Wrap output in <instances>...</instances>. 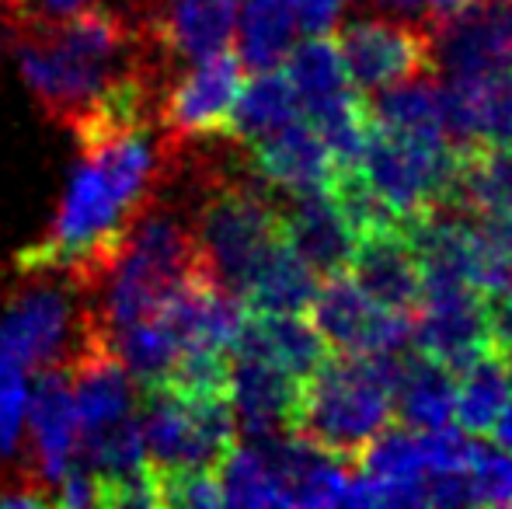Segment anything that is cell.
Returning a JSON list of instances; mask_svg holds the SVG:
<instances>
[{
    "label": "cell",
    "mask_w": 512,
    "mask_h": 509,
    "mask_svg": "<svg viewBox=\"0 0 512 509\" xmlns=\"http://www.w3.org/2000/svg\"><path fill=\"white\" fill-rule=\"evenodd\" d=\"M0 39L18 60L39 112L63 129H74L122 74L136 67L168 74L171 67L133 14L102 0L67 21H7Z\"/></svg>",
    "instance_id": "obj_1"
},
{
    "label": "cell",
    "mask_w": 512,
    "mask_h": 509,
    "mask_svg": "<svg viewBox=\"0 0 512 509\" xmlns=\"http://www.w3.org/2000/svg\"><path fill=\"white\" fill-rule=\"evenodd\" d=\"M457 140H429L366 123L356 164L331 189L356 213L359 227H411L450 199L460 164Z\"/></svg>",
    "instance_id": "obj_2"
},
{
    "label": "cell",
    "mask_w": 512,
    "mask_h": 509,
    "mask_svg": "<svg viewBox=\"0 0 512 509\" xmlns=\"http://www.w3.org/2000/svg\"><path fill=\"white\" fill-rule=\"evenodd\" d=\"M0 342L32 377L70 370L77 356L105 342L95 286L74 272L0 265Z\"/></svg>",
    "instance_id": "obj_3"
},
{
    "label": "cell",
    "mask_w": 512,
    "mask_h": 509,
    "mask_svg": "<svg viewBox=\"0 0 512 509\" xmlns=\"http://www.w3.org/2000/svg\"><path fill=\"white\" fill-rule=\"evenodd\" d=\"M203 269L206 262L192 231V217L157 192L126 234L115 262L95 283V311L105 342L119 328L154 318L171 293Z\"/></svg>",
    "instance_id": "obj_4"
},
{
    "label": "cell",
    "mask_w": 512,
    "mask_h": 509,
    "mask_svg": "<svg viewBox=\"0 0 512 509\" xmlns=\"http://www.w3.org/2000/svg\"><path fill=\"white\" fill-rule=\"evenodd\" d=\"M216 485L223 506H366L352 461L297 433L234 443L216 464Z\"/></svg>",
    "instance_id": "obj_5"
},
{
    "label": "cell",
    "mask_w": 512,
    "mask_h": 509,
    "mask_svg": "<svg viewBox=\"0 0 512 509\" xmlns=\"http://www.w3.org/2000/svg\"><path fill=\"white\" fill-rule=\"evenodd\" d=\"M398 363L401 356H324L300 384L293 433L342 461H356L366 443L391 426Z\"/></svg>",
    "instance_id": "obj_6"
},
{
    "label": "cell",
    "mask_w": 512,
    "mask_h": 509,
    "mask_svg": "<svg viewBox=\"0 0 512 509\" xmlns=\"http://www.w3.org/2000/svg\"><path fill=\"white\" fill-rule=\"evenodd\" d=\"M196 171L203 185L196 210H192L199 252H203L209 276L241 300L258 279V272L286 245L279 203L265 185L248 182V178L209 171L206 164H196Z\"/></svg>",
    "instance_id": "obj_7"
},
{
    "label": "cell",
    "mask_w": 512,
    "mask_h": 509,
    "mask_svg": "<svg viewBox=\"0 0 512 509\" xmlns=\"http://www.w3.org/2000/svg\"><path fill=\"white\" fill-rule=\"evenodd\" d=\"M136 415L150 485L189 471H216L223 454L237 443L227 387H140Z\"/></svg>",
    "instance_id": "obj_8"
},
{
    "label": "cell",
    "mask_w": 512,
    "mask_h": 509,
    "mask_svg": "<svg viewBox=\"0 0 512 509\" xmlns=\"http://www.w3.org/2000/svg\"><path fill=\"white\" fill-rule=\"evenodd\" d=\"M283 74L297 95L300 116L324 136L338 171H349L366 140V98L345 74L335 35H304V42H293Z\"/></svg>",
    "instance_id": "obj_9"
},
{
    "label": "cell",
    "mask_w": 512,
    "mask_h": 509,
    "mask_svg": "<svg viewBox=\"0 0 512 509\" xmlns=\"http://www.w3.org/2000/svg\"><path fill=\"white\" fill-rule=\"evenodd\" d=\"M307 314L328 353L405 356L411 349V314L380 307L349 272L321 276Z\"/></svg>",
    "instance_id": "obj_10"
},
{
    "label": "cell",
    "mask_w": 512,
    "mask_h": 509,
    "mask_svg": "<svg viewBox=\"0 0 512 509\" xmlns=\"http://www.w3.org/2000/svg\"><path fill=\"white\" fill-rule=\"evenodd\" d=\"M241 88L244 67L234 56V49L199 56L189 63V70H182L161 91L157 126L175 147H189V143L199 147L206 140H223V129L230 123Z\"/></svg>",
    "instance_id": "obj_11"
},
{
    "label": "cell",
    "mask_w": 512,
    "mask_h": 509,
    "mask_svg": "<svg viewBox=\"0 0 512 509\" xmlns=\"http://www.w3.org/2000/svg\"><path fill=\"white\" fill-rule=\"evenodd\" d=\"M335 46L345 74L363 98L432 70V42L415 21L366 14L335 28Z\"/></svg>",
    "instance_id": "obj_12"
},
{
    "label": "cell",
    "mask_w": 512,
    "mask_h": 509,
    "mask_svg": "<svg viewBox=\"0 0 512 509\" xmlns=\"http://www.w3.org/2000/svg\"><path fill=\"white\" fill-rule=\"evenodd\" d=\"M411 349L450 370L492 349L485 293L464 279H422V297L411 311Z\"/></svg>",
    "instance_id": "obj_13"
},
{
    "label": "cell",
    "mask_w": 512,
    "mask_h": 509,
    "mask_svg": "<svg viewBox=\"0 0 512 509\" xmlns=\"http://www.w3.org/2000/svg\"><path fill=\"white\" fill-rule=\"evenodd\" d=\"M429 42L443 77L512 70V0H471L443 14Z\"/></svg>",
    "instance_id": "obj_14"
},
{
    "label": "cell",
    "mask_w": 512,
    "mask_h": 509,
    "mask_svg": "<svg viewBox=\"0 0 512 509\" xmlns=\"http://www.w3.org/2000/svg\"><path fill=\"white\" fill-rule=\"evenodd\" d=\"M300 377L276 360L248 346H230L227 356V401L237 436H283L293 433Z\"/></svg>",
    "instance_id": "obj_15"
},
{
    "label": "cell",
    "mask_w": 512,
    "mask_h": 509,
    "mask_svg": "<svg viewBox=\"0 0 512 509\" xmlns=\"http://www.w3.org/2000/svg\"><path fill=\"white\" fill-rule=\"evenodd\" d=\"M77 468V412L67 370L32 377L25 419V471L53 496Z\"/></svg>",
    "instance_id": "obj_16"
},
{
    "label": "cell",
    "mask_w": 512,
    "mask_h": 509,
    "mask_svg": "<svg viewBox=\"0 0 512 509\" xmlns=\"http://www.w3.org/2000/svg\"><path fill=\"white\" fill-rule=\"evenodd\" d=\"M244 164L258 185L279 196H307V192L331 189L338 178V164L328 143L304 116L248 143Z\"/></svg>",
    "instance_id": "obj_17"
},
{
    "label": "cell",
    "mask_w": 512,
    "mask_h": 509,
    "mask_svg": "<svg viewBox=\"0 0 512 509\" xmlns=\"http://www.w3.org/2000/svg\"><path fill=\"white\" fill-rule=\"evenodd\" d=\"M279 224L283 238L317 276L345 272L352 262L363 227L356 213L345 206V199L335 189L307 192V196H286L279 203Z\"/></svg>",
    "instance_id": "obj_18"
},
{
    "label": "cell",
    "mask_w": 512,
    "mask_h": 509,
    "mask_svg": "<svg viewBox=\"0 0 512 509\" xmlns=\"http://www.w3.org/2000/svg\"><path fill=\"white\" fill-rule=\"evenodd\" d=\"M133 18L164 60L192 63L230 49L237 0H150L147 7H136Z\"/></svg>",
    "instance_id": "obj_19"
},
{
    "label": "cell",
    "mask_w": 512,
    "mask_h": 509,
    "mask_svg": "<svg viewBox=\"0 0 512 509\" xmlns=\"http://www.w3.org/2000/svg\"><path fill=\"white\" fill-rule=\"evenodd\" d=\"M349 272L366 297L394 314H411L422 297V269L401 227H370L352 252Z\"/></svg>",
    "instance_id": "obj_20"
},
{
    "label": "cell",
    "mask_w": 512,
    "mask_h": 509,
    "mask_svg": "<svg viewBox=\"0 0 512 509\" xmlns=\"http://www.w3.org/2000/svg\"><path fill=\"white\" fill-rule=\"evenodd\" d=\"M443 95L450 133L460 147L512 143V70L446 77Z\"/></svg>",
    "instance_id": "obj_21"
},
{
    "label": "cell",
    "mask_w": 512,
    "mask_h": 509,
    "mask_svg": "<svg viewBox=\"0 0 512 509\" xmlns=\"http://www.w3.org/2000/svg\"><path fill=\"white\" fill-rule=\"evenodd\" d=\"M366 123L408 136L453 140L443 84H436L429 74L408 77V81L394 84V88L370 95V102H366Z\"/></svg>",
    "instance_id": "obj_22"
},
{
    "label": "cell",
    "mask_w": 512,
    "mask_h": 509,
    "mask_svg": "<svg viewBox=\"0 0 512 509\" xmlns=\"http://www.w3.org/2000/svg\"><path fill=\"white\" fill-rule=\"evenodd\" d=\"M453 394L457 374L429 356H401L394 381V415L408 429H446L453 426Z\"/></svg>",
    "instance_id": "obj_23"
},
{
    "label": "cell",
    "mask_w": 512,
    "mask_h": 509,
    "mask_svg": "<svg viewBox=\"0 0 512 509\" xmlns=\"http://www.w3.org/2000/svg\"><path fill=\"white\" fill-rule=\"evenodd\" d=\"M512 398V370L502 349H485L457 370V394H453V426L467 436L485 440L495 419Z\"/></svg>",
    "instance_id": "obj_24"
},
{
    "label": "cell",
    "mask_w": 512,
    "mask_h": 509,
    "mask_svg": "<svg viewBox=\"0 0 512 509\" xmlns=\"http://www.w3.org/2000/svg\"><path fill=\"white\" fill-rule=\"evenodd\" d=\"M297 42V25L283 0H237V18L230 46L244 74L279 70Z\"/></svg>",
    "instance_id": "obj_25"
},
{
    "label": "cell",
    "mask_w": 512,
    "mask_h": 509,
    "mask_svg": "<svg viewBox=\"0 0 512 509\" xmlns=\"http://www.w3.org/2000/svg\"><path fill=\"white\" fill-rule=\"evenodd\" d=\"M446 203L474 217L512 213V143L460 150L457 178Z\"/></svg>",
    "instance_id": "obj_26"
},
{
    "label": "cell",
    "mask_w": 512,
    "mask_h": 509,
    "mask_svg": "<svg viewBox=\"0 0 512 509\" xmlns=\"http://www.w3.org/2000/svg\"><path fill=\"white\" fill-rule=\"evenodd\" d=\"M293 119H300V105L283 67L262 70V74H251V81L244 77V88L234 102L227 129H223V140L248 147V143L276 133V129H283Z\"/></svg>",
    "instance_id": "obj_27"
},
{
    "label": "cell",
    "mask_w": 512,
    "mask_h": 509,
    "mask_svg": "<svg viewBox=\"0 0 512 509\" xmlns=\"http://www.w3.org/2000/svg\"><path fill=\"white\" fill-rule=\"evenodd\" d=\"M317 283L321 276L290 245H283L248 286L241 304L251 314H307Z\"/></svg>",
    "instance_id": "obj_28"
},
{
    "label": "cell",
    "mask_w": 512,
    "mask_h": 509,
    "mask_svg": "<svg viewBox=\"0 0 512 509\" xmlns=\"http://www.w3.org/2000/svg\"><path fill=\"white\" fill-rule=\"evenodd\" d=\"M28 394H32V374L0 342V475H28L25 471Z\"/></svg>",
    "instance_id": "obj_29"
},
{
    "label": "cell",
    "mask_w": 512,
    "mask_h": 509,
    "mask_svg": "<svg viewBox=\"0 0 512 509\" xmlns=\"http://www.w3.org/2000/svg\"><path fill=\"white\" fill-rule=\"evenodd\" d=\"M474 238H478V265L474 283L485 293L488 304L512 297V213L474 217Z\"/></svg>",
    "instance_id": "obj_30"
},
{
    "label": "cell",
    "mask_w": 512,
    "mask_h": 509,
    "mask_svg": "<svg viewBox=\"0 0 512 509\" xmlns=\"http://www.w3.org/2000/svg\"><path fill=\"white\" fill-rule=\"evenodd\" d=\"M300 35H331L345 18L349 0H283Z\"/></svg>",
    "instance_id": "obj_31"
},
{
    "label": "cell",
    "mask_w": 512,
    "mask_h": 509,
    "mask_svg": "<svg viewBox=\"0 0 512 509\" xmlns=\"http://www.w3.org/2000/svg\"><path fill=\"white\" fill-rule=\"evenodd\" d=\"M377 14H391L401 21H425L432 14V0H366Z\"/></svg>",
    "instance_id": "obj_32"
},
{
    "label": "cell",
    "mask_w": 512,
    "mask_h": 509,
    "mask_svg": "<svg viewBox=\"0 0 512 509\" xmlns=\"http://www.w3.org/2000/svg\"><path fill=\"white\" fill-rule=\"evenodd\" d=\"M495 440V447H502L506 454L512 457V398L506 401V408L499 412V419H495L492 433H488Z\"/></svg>",
    "instance_id": "obj_33"
},
{
    "label": "cell",
    "mask_w": 512,
    "mask_h": 509,
    "mask_svg": "<svg viewBox=\"0 0 512 509\" xmlns=\"http://www.w3.org/2000/svg\"><path fill=\"white\" fill-rule=\"evenodd\" d=\"M464 4H471V0H432V14L443 18V14L457 11V7H464Z\"/></svg>",
    "instance_id": "obj_34"
}]
</instances>
